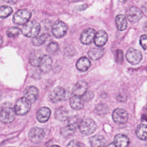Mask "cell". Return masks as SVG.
<instances>
[{"mask_svg":"<svg viewBox=\"0 0 147 147\" xmlns=\"http://www.w3.org/2000/svg\"><path fill=\"white\" fill-rule=\"evenodd\" d=\"M116 55H117V60L121 62L123 60V53L121 50H118L116 52Z\"/></svg>","mask_w":147,"mask_h":147,"instance_id":"obj_35","label":"cell"},{"mask_svg":"<svg viewBox=\"0 0 147 147\" xmlns=\"http://www.w3.org/2000/svg\"><path fill=\"white\" fill-rule=\"evenodd\" d=\"M56 118L60 121H65L68 118V113L64 108H59L56 110L55 113Z\"/></svg>","mask_w":147,"mask_h":147,"instance_id":"obj_27","label":"cell"},{"mask_svg":"<svg viewBox=\"0 0 147 147\" xmlns=\"http://www.w3.org/2000/svg\"><path fill=\"white\" fill-rule=\"evenodd\" d=\"M59 45L56 42H51L48 45L47 47V51L50 54H55L59 51Z\"/></svg>","mask_w":147,"mask_h":147,"instance_id":"obj_31","label":"cell"},{"mask_svg":"<svg viewBox=\"0 0 147 147\" xmlns=\"http://www.w3.org/2000/svg\"><path fill=\"white\" fill-rule=\"evenodd\" d=\"M96 32L94 29L87 28L81 33L80 40L82 43L85 45L90 44L94 39Z\"/></svg>","mask_w":147,"mask_h":147,"instance_id":"obj_13","label":"cell"},{"mask_svg":"<svg viewBox=\"0 0 147 147\" xmlns=\"http://www.w3.org/2000/svg\"><path fill=\"white\" fill-rule=\"evenodd\" d=\"M129 142V138L126 136L118 134L114 137L113 144L115 147H128Z\"/></svg>","mask_w":147,"mask_h":147,"instance_id":"obj_18","label":"cell"},{"mask_svg":"<svg viewBox=\"0 0 147 147\" xmlns=\"http://www.w3.org/2000/svg\"><path fill=\"white\" fill-rule=\"evenodd\" d=\"M21 33V29L18 27H11L6 31V34L9 38H14Z\"/></svg>","mask_w":147,"mask_h":147,"instance_id":"obj_30","label":"cell"},{"mask_svg":"<svg viewBox=\"0 0 147 147\" xmlns=\"http://www.w3.org/2000/svg\"><path fill=\"white\" fill-rule=\"evenodd\" d=\"M88 84L85 81L80 80L72 88V92L74 95L78 96H83L87 92Z\"/></svg>","mask_w":147,"mask_h":147,"instance_id":"obj_14","label":"cell"},{"mask_svg":"<svg viewBox=\"0 0 147 147\" xmlns=\"http://www.w3.org/2000/svg\"><path fill=\"white\" fill-rule=\"evenodd\" d=\"M51 111L48 107H41L37 111V113L36 114L37 119L40 122H42V123L45 122L49 119L51 116Z\"/></svg>","mask_w":147,"mask_h":147,"instance_id":"obj_17","label":"cell"},{"mask_svg":"<svg viewBox=\"0 0 147 147\" xmlns=\"http://www.w3.org/2000/svg\"><path fill=\"white\" fill-rule=\"evenodd\" d=\"M70 106L75 110H79L83 107L82 99L78 96L74 95L70 99Z\"/></svg>","mask_w":147,"mask_h":147,"instance_id":"obj_24","label":"cell"},{"mask_svg":"<svg viewBox=\"0 0 147 147\" xmlns=\"http://www.w3.org/2000/svg\"><path fill=\"white\" fill-rule=\"evenodd\" d=\"M65 98V91L61 87L54 88L49 94V99L53 103H57L64 100Z\"/></svg>","mask_w":147,"mask_h":147,"instance_id":"obj_11","label":"cell"},{"mask_svg":"<svg viewBox=\"0 0 147 147\" xmlns=\"http://www.w3.org/2000/svg\"><path fill=\"white\" fill-rule=\"evenodd\" d=\"M91 63L86 57H82L76 62V66L77 69L82 72L86 71L90 67Z\"/></svg>","mask_w":147,"mask_h":147,"instance_id":"obj_22","label":"cell"},{"mask_svg":"<svg viewBox=\"0 0 147 147\" xmlns=\"http://www.w3.org/2000/svg\"><path fill=\"white\" fill-rule=\"evenodd\" d=\"M2 41H3V39L2 38V36L0 35V47L1 46V45L2 44Z\"/></svg>","mask_w":147,"mask_h":147,"instance_id":"obj_37","label":"cell"},{"mask_svg":"<svg viewBox=\"0 0 147 147\" xmlns=\"http://www.w3.org/2000/svg\"><path fill=\"white\" fill-rule=\"evenodd\" d=\"M146 34H143L141 36L140 40V42L142 47L144 50L146 49Z\"/></svg>","mask_w":147,"mask_h":147,"instance_id":"obj_33","label":"cell"},{"mask_svg":"<svg viewBox=\"0 0 147 147\" xmlns=\"http://www.w3.org/2000/svg\"><path fill=\"white\" fill-rule=\"evenodd\" d=\"M93 97V93L91 92H86L85 94L83 95V100L85 101H88L91 100Z\"/></svg>","mask_w":147,"mask_h":147,"instance_id":"obj_34","label":"cell"},{"mask_svg":"<svg viewBox=\"0 0 147 147\" xmlns=\"http://www.w3.org/2000/svg\"><path fill=\"white\" fill-rule=\"evenodd\" d=\"M31 17V13L26 9L18 10L13 16V21L17 25H24L26 23Z\"/></svg>","mask_w":147,"mask_h":147,"instance_id":"obj_7","label":"cell"},{"mask_svg":"<svg viewBox=\"0 0 147 147\" xmlns=\"http://www.w3.org/2000/svg\"><path fill=\"white\" fill-rule=\"evenodd\" d=\"M126 17L131 22H138L142 17L141 11L136 6H131L126 11Z\"/></svg>","mask_w":147,"mask_h":147,"instance_id":"obj_12","label":"cell"},{"mask_svg":"<svg viewBox=\"0 0 147 147\" xmlns=\"http://www.w3.org/2000/svg\"><path fill=\"white\" fill-rule=\"evenodd\" d=\"M5 1L10 4H14L17 2V0H5Z\"/></svg>","mask_w":147,"mask_h":147,"instance_id":"obj_36","label":"cell"},{"mask_svg":"<svg viewBox=\"0 0 147 147\" xmlns=\"http://www.w3.org/2000/svg\"><path fill=\"white\" fill-rule=\"evenodd\" d=\"M67 147H83V145L78 141L72 140L68 144Z\"/></svg>","mask_w":147,"mask_h":147,"instance_id":"obj_32","label":"cell"},{"mask_svg":"<svg viewBox=\"0 0 147 147\" xmlns=\"http://www.w3.org/2000/svg\"><path fill=\"white\" fill-rule=\"evenodd\" d=\"M101 147H105V146H101Z\"/></svg>","mask_w":147,"mask_h":147,"instance_id":"obj_40","label":"cell"},{"mask_svg":"<svg viewBox=\"0 0 147 147\" xmlns=\"http://www.w3.org/2000/svg\"><path fill=\"white\" fill-rule=\"evenodd\" d=\"M28 136L31 142L34 144H38L43 140L45 136V132L42 129L35 127L30 129Z\"/></svg>","mask_w":147,"mask_h":147,"instance_id":"obj_9","label":"cell"},{"mask_svg":"<svg viewBox=\"0 0 147 147\" xmlns=\"http://www.w3.org/2000/svg\"><path fill=\"white\" fill-rule=\"evenodd\" d=\"M24 95L31 103H34L38 96V90L35 86H29L26 88L24 91Z\"/></svg>","mask_w":147,"mask_h":147,"instance_id":"obj_15","label":"cell"},{"mask_svg":"<svg viewBox=\"0 0 147 147\" xmlns=\"http://www.w3.org/2000/svg\"><path fill=\"white\" fill-rule=\"evenodd\" d=\"M126 58L130 64L135 65L139 63L141 60L142 55L139 51L131 48L127 51L126 53Z\"/></svg>","mask_w":147,"mask_h":147,"instance_id":"obj_10","label":"cell"},{"mask_svg":"<svg viewBox=\"0 0 147 147\" xmlns=\"http://www.w3.org/2000/svg\"><path fill=\"white\" fill-rule=\"evenodd\" d=\"M67 124L60 129V133L64 137H69L72 135L78 125L79 119L77 117H71L68 118Z\"/></svg>","mask_w":147,"mask_h":147,"instance_id":"obj_5","label":"cell"},{"mask_svg":"<svg viewBox=\"0 0 147 147\" xmlns=\"http://www.w3.org/2000/svg\"><path fill=\"white\" fill-rule=\"evenodd\" d=\"M52 66V60L48 55H43L39 64L40 71L43 73H48L50 71Z\"/></svg>","mask_w":147,"mask_h":147,"instance_id":"obj_16","label":"cell"},{"mask_svg":"<svg viewBox=\"0 0 147 147\" xmlns=\"http://www.w3.org/2000/svg\"><path fill=\"white\" fill-rule=\"evenodd\" d=\"M68 26L63 21L57 20L52 25V33L54 37L59 38L64 36L67 32Z\"/></svg>","mask_w":147,"mask_h":147,"instance_id":"obj_6","label":"cell"},{"mask_svg":"<svg viewBox=\"0 0 147 147\" xmlns=\"http://www.w3.org/2000/svg\"><path fill=\"white\" fill-rule=\"evenodd\" d=\"M90 143L92 147H101L105 145L106 140L103 136L95 135L90 138Z\"/></svg>","mask_w":147,"mask_h":147,"instance_id":"obj_21","label":"cell"},{"mask_svg":"<svg viewBox=\"0 0 147 147\" xmlns=\"http://www.w3.org/2000/svg\"><path fill=\"white\" fill-rule=\"evenodd\" d=\"M51 147H60V146H58V145H52V146H51Z\"/></svg>","mask_w":147,"mask_h":147,"instance_id":"obj_39","label":"cell"},{"mask_svg":"<svg viewBox=\"0 0 147 147\" xmlns=\"http://www.w3.org/2000/svg\"><path fill=\"white\" fill-rule=\"evenodd\" d=\"M40 29V24L35 20H31L24 24L21 29V32L26 37L34 38L38 36Z\"/></svg>","mask_w":147,"mask_h":147,"instance_id":"obj_2","label":"cell"},{"mask_svg":"<svg viewBox=\"0 0 147 147\" xmlns=\"http://www.w3.org/2000/svg\"><path fill=\"white\" fill-rule=\"evenodd\" d=\"M115 23L117 29L119 30H124L127 26V22L124 15L119 14L115 17Z\"/></svg>","mask_w":147,"mask_h":147,"instance_id":"obj_25","label":"cell"},{"mask_svg":"<svg viewBox=\"0 0 147 147\" xmlns=\"http://www.w3.org/2000/svg\"><path fill=\"white\" fill-rule=\"evenodd\" d=\"M49 37V34L48 33H42L38 36H37L32 39V44L35 46H40L43 44Z\"/></svg>","mask_w":147,"mask_h":147,"instance_id":"obj_28","label":"cell"},{"mask_svg":"<svg viewBox=\"0 0 147 147\" xmlns=\"http://www.w3.org/2000/svg\"><path fill=\"white\" fill-rule=\"evenodd\" d=\"M119 2H122V3H125L126 2H127L128 0H118Z\"/></svg>","mask_w":147,"mask_h":147,"instance_id":"obj_38","label":"cell"},{"mask_svg":"<svg viewBox=\"0 0 147 147\" xmlns=\"http://www.w3.org/2000/svg\"><path fill=\"white\" fill-rule=\"evenodd\" d=\"M16 113L12 105L9 103H3L0 107V121L5 123H9L15 119Z\"/></svg>","mask_w":147,"mask_h":147,"instance_id":"obj_1","label":"cell"},{"mask_svg":"<svg viewBox=\"0 0 147 147\" xmlns=\"http://www.w3.org/2000/svg\"><path fill=\"white\" fill-rule=\"evenodd\" d=\"M80 131L84 135H90L93 133L96 129V124L91 118H85L82 120L79 123Z\"/></svg>","mask_w":147,"mask_h":147,"instance_id":"obj_4","label":"cell"},{"mask_svg":"<svg viewBox=\"0 0 147 147\" xmlns=\"http://www.w3.org/2000/svg\"><path fill=\"white\" fill-rule=\"evenodd\" d=\"M104 49L102 48H93L88 52V56L93 60L100 59L104 55Z\"/></svg>","mask_w":147,"mask_h":147,"instance_id":"obj_23","label":"cell"},{"mask_svg":"<svg viewBox=\"0 0 147 147\" xmlns=\"http://www.w3.org/2000/svg\"><path fill=\"white\" fill-rule=\"evenodd\" d=\"M13 12L12 8L7 5L0 6V18H5L9 16Z\"/></svg>","mask_w":147,"mask_h":147,"instance_id":"obj_29","label":"cell"},{"mask_svg":"<svg viewBox=\"0 0 147 147\" xmlns=\"http://www.w3.org/2000/svg\"><path fill=\"white\" fill-rule=\"evenodd\" d=\"M146 125L141 123L139 125L136 130V134L137 137L143 141L146 140Z\"/></svg>","mask_w":147,"mask_h":147,"instance_id":"obj_26","label":"cell"},{"mask_svg":"<svg viewBox=\"0 0 147 147\" xmlns=\"http://www.w3.org/2000/svg\"><path fill=\"white\" fill-rule=\"evenodd\" d=\"M112 117L114 122L116 123L123 124L128 120V114L125 110L117 108L113 111Z\"/></svg>","mask_w":147,"mask_h":147,"instance_id":"obj_8","label":"cell"},{"mask_svg":"<svg viewBox=\"0 0 147 147\" xmlns=\"http://www.w3.org/2000/svg\"><path fill=\"white\" fill-rule=\"evenodd\" d=\"M30 102L25 97H22L17 100L14 109L16 114L18 115H24L30 111Z\"/></svg>","mask_w":147,"mask_h":147,"instance_id":"obj_3","label":"cell"},{"mask_svg":"<svg viewBox=\"0 0 147 147\" xmlns=\"http://www.w3.org/2000/svg\"><path fill=\"white\" fill-rule=\"evenodd\" d=\"M94 40L96 46L99 47L103 46L107 41V34L106 32L103 30H99L95 33Z\"/></svg>","mask_w":147,"mask_h":147,"instance_id":"obj_19","label":"cell"},{"mask_svg":"<svg viewBox=\"0 0 147 147\" xmlns=\"http://www.w3.org/2000/svg\"><path fill=\"white\" fill-rule=\"evenodd\" d=\"M43 54L40 51H34L30 53L29 57L30 64L34 67H38Z\"/></svg>","mask_w":147,"mask_h":147,"instance_id":"obj_20","label":"cell"}]
</instances>
